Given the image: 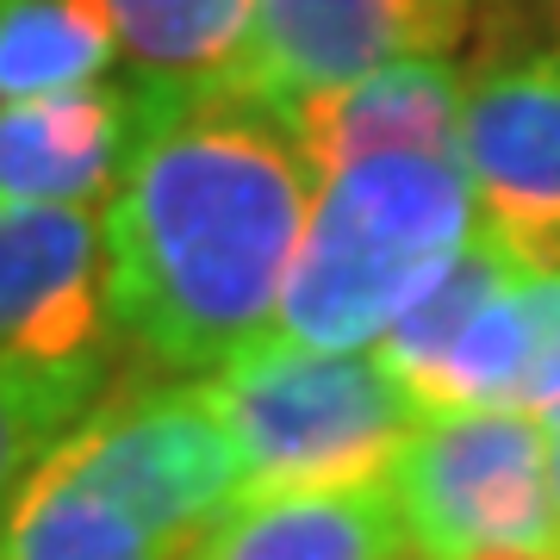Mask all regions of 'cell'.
Listing matches in <instances>:
<instances>
[{"label":"cell","mask_w":560,"mask_h":560,"mask_svg":"<svg viewBox=\"0 0 560 560\" xmlns=\"http://www.w3.org/2000/svg\"><path fill=\"white\" fill-rule=\"evenodd\" d=\"M138 88V150L106 206L113 318L143 374L200 381L275 330L324 175L231 81Z\"/></svg>","instance_id":"6da1fadb"},{"label":"cell","mask_w":560,"mask_h":560,"mask_svg":"<svg viewBox=\"0 0 560 560\" xmlns=\"http://www.w3.org/2000/svg\"><path fill=\"white\" fill-rule=\"evenodd\" d=\"M486 224L480 187L460 156L393 150L324 180L305 243L280 293L275 330L261 342H300L355 355L393 330L405 305Z\"/></svg>","instance_id":"7a4b0ae2"},{"label":"cell","mask_w":560,"mask_h":560,"mask_svg":"<svg viewBox=\"0 0 560 560\" xmlns=\"http://www.w3.org/2000/svg\"><path fill=\"white\" fill-rule=\"evenodd\" d=\"M206 393L237 448L243 499L381 486L423 423V405L374 349L256 342L206 374Z\"/></svg>","instance_id":"3957f363"},{"label":"cell","mask_w":560,"mask_h":560,"mask_svg":"<svg viewBox=\"0 0 560 560\" xmlns=\"http://www.w3.org/2000/svg\"><path fill=\"white\" fill-rule=\"evenodd\" d=\"M50 460L143 523L168 560L206 541L243 499L237 448L206 381H162L143 368L131 381H113L94 418Z\"/></svg>","instance_id":"277c9868"},{"label":"cell","mask_w":560,"mask_h":560,"mask_svg":"<svg viewBox=\"0 0 560 560\" xmlns=\"http://www.w3.org/2000/svg\"><path fill=\"white\" fill-rule=\"evenodd\" d=\"M386 486L418 560L560 555L548 430L536 411H436L405 442Z\"/></svg>","instance_id":"5b68a950"},{"label":"cell","mask_w":560,"mask_h":560,"mask_svg":"<svg viewBox=\"0 0 560 560\" xmlns=\"http://www.w3.org/2000/svg\"><path fill=\"white\" fill-rule=\"evenodd\" d=\"M467 25L474 0H256L231 88L287 113L393 62L455 50Z\"/></svg>","instance_id":"8992f818"},{"label":"cell","mask_w":560,"mask_h":560,"mask_svg":"<svg viewBox=\"0 0 560 560\" xmlns=\"http://www.w3.org/2000/svg\"><path fill=\"white\" fill-rule=\"evenodd\" d=\"M113 337L101 206H0V361L113 374Z\"/></svg>","instance_id":"52a82bcc"},{"label":"cell","mask_w":560,"mask_h":560,"mask_svg":"<svg viewBox=\"0 0 560 560\" xmlns=\"http://www.w3.org/2000/svg\"><path fill=\"white\" fill-rule=\"evenodd\" d=\"M460 162L486 219L536 261L560 237V44L480 57L460 101Z\"/></svg>","instance_id":"ba28073f"},{"label":"cell","mask_w":560,"mask_h":560,"mask_svg":"<svg viewBox=\"0 0 560 560\" xmlns=\"http://www.w3.org/2000/svg\"><path fill=\"white\" fill-rule=\"evenodd\" d=\"M138 88H81L0 106V206H94L125 187Z\"/></svg>","instance_id":"9c48e42d"},{"label":"cell","mask_w":560,"mask_h":560,"mask_svg":"<svg viewBox=\"0 0 560 560\" xmlns=\"http://www.w3.org/2000/svg\"><path fill=\"white\" fill-rule=\"evenodd\" d=\"M460 101H467V81L455 75V62L411 57L355 88L287 106L280 119L293 125L312 168L330 180L368 156H393V150L460 156Z\"/></svg>","instance_id":"30bf717a"},{"label":"cell","mask_w":560,"mask_h":560,"mask_svg":"<svg viewBox=\"0 0 560 560\" xmlns=\"http://www.w3.org/2000/svg\"><path fill=\"white\" fill-rule=\"evenodd\" d=\"M180 560H411L393 486L275 492L237 499V511Z\"/></svg>","instance_id":"8fae6325"},{"label":"cell","mask_w":560,"mask_h":560,"mask_svg":"<svg viewBox=\"0 0 560 560\" xmlns=\"http://www.w3.org/2000/svg\"><path fill=\"white\" fill-rule=\"evenodd\" d=\"M113 57L106 0H0V106L101 88Z\"/></svg>","instance_id":"7c38bea8"},{"label":"cell","mask_w":560,"mask_h":560,"mask_svg":"<svg viewBox=\"0 0 560 560\" xmlns=\"http://www.w3.org/2000/svg\"><path fill=\"white\" fill-rule=\"evenodd\" d=\"M523 261H529V256L504 237L499 224L486 219L480 231H474V243H467V249H460V256L436 275V287L418 293V300L393 318V330L381 337L374 355L399 374L411 399L430 386V374H436L442 361L455 355V342L467 337V324L480 318L486 305H492L504 287L523 275Z\"/></svg>","instance_id":"4fadbf2b"},{"label":"cell","mask_w":560,"mask_h":560,"mask_svg":"<svg viewBox=\"0 0 560 560\" xmlns=\"http://www.w3.org/2000/svg\"><path fill=\"white\" fill-rule=\"evenodd\" d=\"M119 57L143 88H200L231 81L256 0H106Z\"/></svg>","instance_id":"5bb4252c"},{"label":"cell","mask_w":560,"mask_h":560,"mask_svg":"<svg viewBox=\"0 0 560 560\" xmlns=\"http://www.w3.org/2000/svg\"><path fill=\"white\" fill-rule=\"evenodd\" d=\"M0 560H168L143 523L44 460L0 517Z\"/></svg>","instance_id":"9a60e30c"},{"label":"cell","mask_w":560,"mask_h":560,"mask_svg":"<svg viewBox=\"0 0 560 560\" xmlns=\"http://www.w3.org/2000/svg\"><path fill=\"white\" fill-rule=\"evenodd\" d=\"M113 393V374H69V368H25L0 361V517L25 492V480Z\"/></svg>","instance_id":"2e32d148"},{"label":"cell","mask_w":560,"mask_h":560,"mask_svg":"<svg viewBox=\"0 0 560 560\" xmlns=\"http://www.w3.org/2000/svg\"><path fill=\"white\" fill-rule=\"evenodd\" d=\"M523 7H529V13H536V20L560 38V0H523Z\"/></svg>","instance_id":"e0dca14e"},{"label":"cell","mask_w":560,"mask_h":560,"mask_svg":"<svg viewBox=\"0 0 560 560\" xmlns=\"http://www.w3.org/2000/svg\"><path fill=\"white\" fill-rule=\"evenodd\" d=\"M548 474H555V504H560V430H548Z\"/></svg>","instance_id":"ac0fdd59"},{"label":"cell","mask_w":560,"mask_h":560,"mask_svg":"<svg viewBox=\"0 0 560 560\" xmlns=\"http://www.w3.org/2000/svg\"><path fill=\"white\" fill-rule=\"evenodd\" d=\"M474 560H560V555H517V548H504V555H474Z\"/></svg>","instance_id":"d6986e66"},{"label":"cell","mask_w":560,"mask_h":560,"mask_svg":"<svg viewBox=\"0 0 560 560\" xmlns=\"http://www.w3.org/2000/svg\"><path fill=\"white\" fill-rule=\"evenodd\" d=\"M536 268H560V237H555V243H548V249L536 256Z\"/></svg>","instance_id":"ffe728a7"},{"label":"cell","mask_w":560,"mask_h":560,"mask_svg":"<svg viewBox=\"0 0 560 560\" xmlns=\"http://www.w3.org/2000/svg\"><path fill=\"white\" fill-rule=\"evenodd\" d=\"M541 430H560V405H548V411H541Z\"/></svg>","instance_id":"44dd1931"}]
</instances>
